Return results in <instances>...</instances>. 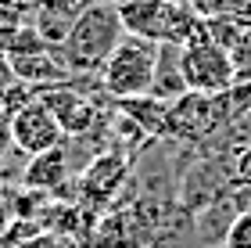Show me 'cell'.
<instances>
[{
    "instance_id": "cell-1",
    "label": "cell",
    "mask_w": 251,
    "mask_h": 248,
    "mask_svg": "<svg viewBox=\"0 0 251 248\" xmlns=\"http://www.w3.org/2000/svg\"><path fill=\"white\" fill-rule=\"evenodd\" d=\"M122 36H126V29H122L119 7L115 4H90L75 18L65 43L54 47V54L61 58V65L72 76H100L104 61L122 43Z\"/></svg>"
},
{
    "instance_id": "cell-2",
    "label": "cell",
    "mask_w": 251,
    "mask_h": 248,
    "mask_svg": "<svg viewBox=\"0 0 251 248\" xmlns=\"http://www.w3.org/2000/svg\"><path fill=\"white\" fill-rule=\"evenodd\" d=\"M154 54L158 43L144 40V36H129L126 32L122 43L111 51V58L100 69V83H104L108 97L126 101V97H140L151 90V76H154Z\"/></svg>"
},
{
    "instance_id": "cell-3",
    "label": "cell",
    "mask_w": 251,
    "mask_h": 248,
    "mask_svg": "<svg viewBox=\"0 0 251 248\" xmlns=\"http://www.w3.org/2000/svg\"><path fill=\"white\" fill-rule=\"evenodd\" d=\"M129 173H133V155L111 144L75 173V201H86L90 209L104 212L129 187Z\"/></svg>"
},
{
    "instance_id": "cell-4",
    "label": "cell",
    "mask_w": 251,
    "mask_h": 248,
    "mask_svg": "<svg viewBox=\"0 0 251 248\" xmlns=\"http://www.w3.org/2000/svg\"><path fill=\"white\" fill-rule=\"evenodd\" d=\"M183 76H187V86L198 90V94H223L237 83L230 51L208 40L204 26L194 40L183 43Z\"/></svg>"
},
{
    "instance_id": "cell-5",
    "label": "cell",
    "mask_w": 251,
    "mask_h": 248,
    "mask_svg": "<svg viewBox=\"0 0 251 248\" xmlns=\"http://www.w3.org/2000/svg\"><path fill=\"white\" fill-rule=\"evenodd\" d=\"M154 234L147 230V223L136 216V209L129 201H115L97 216L94 230H90L86 248H151Z\"/></svg>"
},
{
    "instance_id": "cell-6",
    "label": "cell",
    "mask_w": 251,
    "mask_h": 248,
    "mask_svg": "<svg viewBox=\"0 0 251 248\" xmlns=\"http://www.w3.org/2000/svg\"><path fill=\"white\" fill-rule=\"evenodd\" d=\"M11 140H15V148L22 155H40V151H50L58 144H65V130L50 115V108L36 97L25 108L11 111Z\"/></svg>"
},
{
    "instance_id": "cell-7",
    "label": "cell",
    "mask_w": 251,
    "mask_h": 248,
    "mask_svg": "<svg viewBox=\"0 0 251 248\" xmlns=\"http://www.w3.org/2000/svg\"><path fill=\"white\" fill-rule=\"evenodd\" d=\"M72 176L75 173H72V162H68V151H65V144H58V148H50V151L29 155L25 169H22V187L54 194V191H61Z\"/></svg>"
},
{
    "instance_id": "cell-8",
    "label": "cell",
    "mask_w": 251,
    "mask_h": 248,
    "mask_svg": "<svg viewBox=\"0 0 251 248\" xmlns=\"http://www.w3.org/2000/svg\"><path fill=\"white\" fill-rule=\"evenodd\" d=\"M187 90L190 86H187V76H183V47H179V43H158L154 76H151V90H147V94L173 105Z\"/></svg>"
},
{
    "instance_id": "cell-9",
    "label": "cell",
    "mask_w": 251,
    "mask_h": 248,
    "mask_svg": "<svg viewBox=\"0 0 251 248\" xmlns=\"http://www.w3.org/2000/svg\"><path fill=\"white\" fill-rule=\"evenodd\" d=\"M83 11L86 7L79 4V0H36L29 22L36 26V32L50 43V47H58V43H65V36L72 32L75 18L83 15Z\"/></svg>"
},
{
    "instance_id": "cell-10",
    "label": "cell",
    "mask_w": 251,
    "mask_h": 248,
    "mask_svg": "<svg viewBox=\"0 0 251 248\" xmlns=\"http://www.w3.org/2000/svg\"><path fill=\"white\" fill-rule=\"evenodd\" d=\"M115 7H119L122 29L129 32V36H144V40L162 43L169 0H122V4H115Z\"/></svg>"
},
{
    "instance_id": "cell-11",
    "label": "cell",
    "mask_w": 251,
    "mask_h": 248,
    "mask_svg": "<svg viewBox=\"0 0 251 248\" xmlns=\"http://www.w3.org/2000/svg\"><path fill=\"white\" fill-rule=\"evenodd\" d=\"M11 61H15V72H18L22 83H32L40 90L72 80V72L61 65V58L54 54V47L50 51H40V54H22V58H11Z\"/></svg>"
},
{
    "instance_id": "cell-12",
    "label": "cell",
    "mask_w": 251,
    "mask_h": 248,
    "mask_svg": "<svg viewBox=\"0 0 251 248\" xmlns=\"http://www.w3.org/2000/svg\"><path fill=\"white\" fill-rule=\"evenodd\" d=\"M122 115H129L136 126L144 130V137H165L169 133V101H158L151 94H140V97H126L115 101Z\"/></svg>"
},
{
    "instance_id": "cell-13",
    "label": "cell",
    "mask_w": 251,
    "mask_h": 248,
    "mask_svg": "<svg viewBox=\"0 0 251 248\" xmlns=\"http://www.w3.org/2000/svg\"><path fill=\"white\" fill-rule=\"evenodd\" d=\"M0 51L7 54V58H22V54H40V51H50V43L36 32V26L32 22H25V26L11 29L0 36Z\"/></svg>"
},
{
    "instance_id": "cell-14",
    "label": "cell",
    "mask_w": 251,
    "mask_h": 248,
    "mask_svg": "<svg viewBox=\"0 0 251 248\" xmlns=\"http://www.w3.org/2000/svg\"><path fill=\"white\" fill-rule=\"evenodd\" d=\"M194 7V15L201 22H212V18H237L241 11V0H187Z\"/></svg>"
},
{
    "instance_id": "cell-15",
    "label": "cell",
    "mask_w": 251,
    "mask_h": 248,
    "mask_svg": "<svg viewBox=\"0 0 251 248\" xmlns=\"http://www.w3.org/2000/svg\"><path fill=\"white\" fill-rule=\"evenodd\" d=\"M230 61H233V76H237V83L251 80V26H244V32L237 36V43L230 47Z\"/></svg>"
},
{
    "instance_id": "cell-16",
    "label": "cell",
    "mask_w": 251,
    "mask_h": 248,
    "mask_svg": "<svg viewBox=\"0 0 251 248\" xmlns=\"http://www.w3.org/2000/svg\"><path fill=\"white\" fill-rule=\"evenodd\" d=\"M32 15V7L29 4H18V0H0V36L11 29H18V26H25Z\"/></svg>"
},
{
    "instance_id": "cell-17",
    "label": "cell",
    "mask_w": 251,
    "mask_h": 248,
    "mask_svg": "<svg viewBox=\"0 0 251 248\" xmlns=\"http://www.w3.org/2000/svg\"><path fill=\"white\" fill-rule=\"evenodd\" d=\"M223 245H226V248H251V209L237 212V220L230 223Z\"/></svg>"
},
{
    "instance_id": "cell-18",
    "label": "cell",
    "mask_w": 251,
    "mask_h": 248,
    "mask_svg": "<svg viewBox=\"0 0 251 248\" xmlns=\"http://www.w3.org/2000/svg\"><path fill=\"white\" fill-rule=\"evenodd\" d=\"M18 248H79V245L65 241V238H58V234H50V230H40V234H32L29 241H22Z\"/></svg>"
},
{
    "instance_id": "cell-19",
    "label": "cell",
    "mask_w": 251,
    "mask_h": 248,
    "mask_svg": "<svg viewBox=\"0 0 251 248\" xmlns=\"http://www.w3.org/2000/svg\"><path fill=\"white\" fill-rule=\"evenodd\" d=\"M233 184L251 187V144L233 155Z\"/></svg>"
},
{
    "instance_id": "cell-20",
    "label": "cell",
    "mask_w": 251,
    "mask_h": 248,
    "mask_svg": "<svg viewBox=\"0 0 251 248\" xmlns=\"http://www.w3.org/2000/svg\"><path fill=\"white\" fill-rule=\"evenodd\" d=\"M18 83V72H15V61L7 58L4 51H0V94H4V90H11Z\"/></svg>"
},
{
    "instance_id": "cell-21",
    "label": "cell",
    "mask_w": 251,
    "mask_h": 248,
    "mask_svg": "<svg viewBox=\"0 0 251 248\" xmlns=\"http://www.w3.org/2000/svg\"><path fill=\"white\" fill-rule=\"evenodd\" d=\"M18 4H29V7H32V4H36V0H18Z\"/></svg>"
},
{
    "instance_id": "cell-22",
    "label": "cell",
    "mask_w": 251,
    "mask_h": 248,
    "mask_svg": "<svg viewBox=\"0 0 251 248\" xmlns=\"http://www.w3.org/2000/svg\"><path fill=\"white\" fill-rule=\"evenodd\" d=\"M248 4H251V0H248Z\"/></svg>"
}]
</instances>
